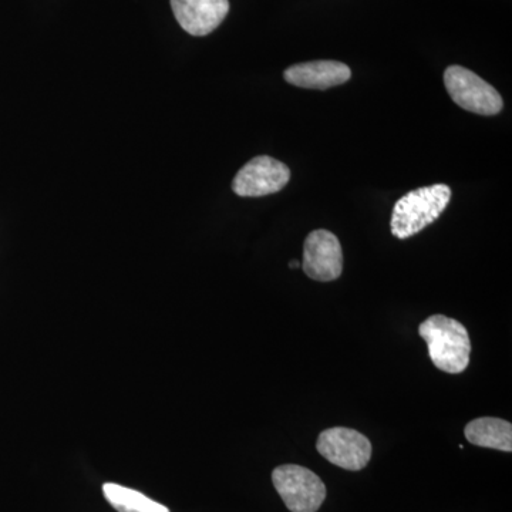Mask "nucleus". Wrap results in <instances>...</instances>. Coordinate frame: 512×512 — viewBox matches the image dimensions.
I'll use <instances>...</instances> for the list:
<instances>
[{
    "label": "nucleus",
    "mask_w": 512,
    "mask_h": 512,
    "mask_svg": "<svg viewBox=\"0 0 512 512\" xmlns=\"http://www.w3.org/2000/svg\"><path fill=\"white\" fill-rule=\"evenodd\" d=\"M272 483L291 512H316L326 498L323 481L309 468L295 464L276 467Z\"/></svg>",
    "instance_id": "obj_4"
},
{
    "label": "nucleus",
    "mask_w": 512,
    "mask_h": 512,
    "mask_svg": "<svg viewBox=\"0 0 512 512\" xmlns=\"http://www.w3.org/2000/svg\"><path fill=\"white\" fill-rule=\"evenodd\" d=\"M302 268L313 281L332 282L343 272V252L338 237L328 229H316L306 238Z\"/></svg>",
    "instance_id": "obj_7"
},
{
    "label": "nucleus",
    "mask_w": 512,
    "mask_h": 512,
    "mask_svg": "<svg viewBox=\"0 0 512 512\" xmlns=\"http://www.w3.org/2000/svg\"><path fill=\"white\" fill-rule=\"evenodd\" d=\"M450 200L451 188L447 184H434L410 191L394 205L390 221L393 237L407 239L419 234L439 220Z\"/></svg>",
    "instance_id": "obj_2"
},
{
    "label": "nucleus",
    "mask_w": 512,
    "mask_h": 512,
    "mask_svg": "<svg viewBox=\"0 0 512 512\" xmlns=\"http://www.w3.org/2000/svg\"><path fill=\"white\" fill-rule=\"evenodd\" d=\"M316 450L336 467L360 471L369 464L373 448L370 440L359 431L333 427L319 434Z\"/></svg>",
    "instance_id": "obj_5"
},
{
    "label": "nucleus",
    "mask_w": 512,
    "mask_h": 512,
    "mask_svg": "<svg viewBox=\"0 0 512 512\" xmlns=\"http://www.w3.org/2000/svg\"><path fill=\"white\" fill-rule=\"evenodd\" d=\"M291 180L288 165L268 156L252 158L232 181V190L239 197H265L275 194Z\"/></svg>",
    "instance_id": "obj_6"
},
{
    "label": "nucleus",
    "mask_w": 512,
    "mask_h": 512,
    "mask_svg": "<svg viewBox=\"0 0 512 512\" xmlns=\"http://www.w3.org/2000/svg\"><path fill=\"white\" fill-rule=\"evenodd\" d=\"M433 365L441 372L458 375L470 363L471 340L466 326L444 315H433L419 326Z\"/></svg>",
    "instance_id": "obj_1"
},
{
    "label": "nucleus",
    "mask_w": 512,
    "mask_h": 512,
    "mask_svg": "<svg viewBox=\"0 0 512 512\" xmlns=\"http://www.w3.org/2000/svg\"><path fill=\"white\" fill-rule=\"evenodd\" d=\"M444 84L457 106L480 116H495L504 107L503 97L476 73L461 66L447 67Z\"/></svg>",
    "instance_id": "obj_3"
},
{
    "label": "nucleus",
    "mask_w": 512,
    "mask_h": 512,
    "mask_svg": "<svg viewBox=\"0 0 512 512\" xmlns=\"http://www.w3.org/2000/svg\"><path fill=\"white\" fill-rule=\"evenodd\" d=\"M286 82L302 89L326 90L349 82L352 77L348 64L335 60L293 64L285 70Z\"/></svg>",
    "instance_id": "obj_9"
},
{
    "label": "nucleus",
    "mask_w": 512,
    "mask_h": 512,
    "mask_svg": "<svg viewBox=\"0 0 512 512\" xmlns=\"http://www.w3.org/2000/svg\"><path fill=\"white\" fill-rule=\"evenodd\" d=\"M103 494L111 507L119 512H170L165 505L156 503L140 491L131 490L123 485L104 484Z\"/></svg>",
    "instance_id": "obj_11"
},
{
    "label": "nucleus",
    "mask_w": 512,
    "mask_h": 512,
    "mask_svg": "<svg viewBox=\"0 0 512 512\" xmlns=\"http://www.w3.org/2000/svg\"><path fill=\"white\" fill-rule=\"evenodd\" d=\"M466 439L478 447L494 448V450L512 451V426L510 421L481 417L470 421L464 429Z\"/></svg>",
    "instance_id": "obj_10"
},
{
    "label": "nucleus",
    "mask_w": 512,
    "mask_h": 512,
    "mask_svg": "<svg viewBox=\"0 0 512 512\" xmlns=\"http://www.w3.org/2000/svg\"><path fill=\"white\" fill-rule=\"evenodd\" d=\"M302 264L299 261H291L289 262V268L298 269L301 268Z\"/></svg>",
    "instance_id": "obj_12"
},
{
    "label": "nucleus",
    "mask_w": 512,
    "mask_h": 512,
    "mask_svg": "<svg viewBox=\"0 0 512 512\" xmlns=\"http://www.w3.org/2000/svg\"><path fill=\"white\" fill-rule=\"evenodd\" d=\"M175 19L192 36H207L224 22L228 0H171Z\"/></svg>",
    "instance_id": "obj_8"
}]
</instances>
